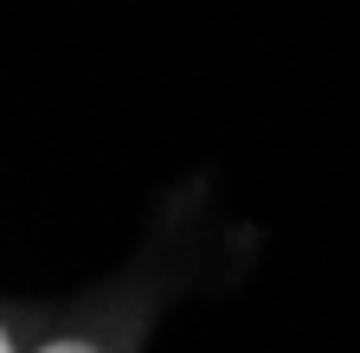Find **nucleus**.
<instances>
[{
    "instance_id": "2",
    "label": "nucleus",
    "mask_w": 360,
    "mask_h": 353,
    "mask_svg": "<svg viewBox=\"0 0 360 353\" xmlns=\"http://www.w3.org/2000/svg\"><path fill=\"white\" fill-rule=\"evenodd\" d=\"M26 347H32V315L0 302V353H26Z\"/></svg>"
},
{
    "instance_id": "1",
    "label": "nucleus",
    "mask_w": 360,
    "mask_h": 353,
    "mask_svg": "<svg viewBox=\"0 0 360 353\" xmlns=\"http://www.w3.org/2000/svg\"><path fill=\"white\" fill-rule=\"evenodd\" d=\"M26 353H129V328H122L116 315H90V321L45 328Z\"/></svg>"
}]
</instances>
